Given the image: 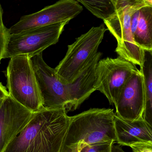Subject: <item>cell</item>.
<instances>
[{
	"instance_id": "6da1fadb",
	"label": "cell",
	"mask_w": 152,
	"mask_h": 152,
	"mask_svg": "<svg viewBox=\"0 0 152 152\" xmlns=\"http://www.w3.org/2000/svg\"><path fill=\"white\" fill-rule=\"evenodd\" d=\"M70 116L64 109L34 112L24 129L3 152H61Z\"/></svg>"
},
{
	"instance_id": "7a4b0ae2",
	"label": "cell",
	"mask_w": 152,
	"mask_h": 152,
	"mask_svg": "<svg viewBox=\"0 0 152 152\" xmlns=\"http://www.w3.org/2000/svg\"><path fill=\"white\" fill-rule=\"evenodd\" d=\"M111 108H91L70 117L61 152H79L84 146L101 141L116 142Z\"/></svg>"
},
{
	"instance_id": "3957f363",
	"label": "cell",
	"mask_w": 152,
	"mask_h": 152,
	"mask_svg": "<svg viewBox=\"0 0 152 152\" xmlns=\"http://www.w3.org/2000/svg\"><path fill=\"white\" fill-rule=\"evenodd\" d=\"M116 12L104 21L107 29L115 38L117 46L115 52L119 56L137 65L142 69L145 51L133 39L131 29V18L133 13L146 6H152L150 0H114Z\"/></svg>"
},
{
	"instance_id": "277c9868",
	"label": "cell",
	"mask_w": 152,
	"mask_h": 152,
	"mask_svg": "<svg viewBox=\"0 0 152 152\" xmlns=\"http://www.w3.org/2000/svg\"><path fill=\"white\" fill-rule=\"evenodd\" d=\"M10 96L32 112L43 108V102L31 58L21 55L10 58L5 72Z\"/></svg>"
},
{
	"instance_id": "5b68a950",
	"label": "cell",
	"mask_w": 152,
	"mask_h": 152,
	"mask_svg": "<svg viewBox=\"0 0 152 152\" xmlns=\"http://www.w3.org/2000/svg\"><path fill=\"white\" fill-rule=\"evenodd\" d=\"M104 25L93 27L68 46L66 56L55 68L56 73L64 84L72 83L81 74L98 49L107 31Z\"/></svg>"
},
{
	"instance_id": "8992f818",
	"label": "cell",
	"mask_w": 152,
	"mask_h": 152,
	"mask_svg": "<svg viewBox=\"0 0 152 152\" xmlns=\"http://www.w3.org/2000/svg\"><path fill=\"white\" fill-rule=\"evenodd\" d=\"M43 102L47 109H63L66 113L80 106L71 84L61 81L55 69L50 67L42 58V53L31 58Z\"/></svg>"
},
{
	"instance_id": "52a82bcc",
	"label": "cell",
	"mask_w": 152,
	"mask_h": 152,
	"mask_svg": "<svg viewBox=\"0 0 152 152\" xmlns=\"http://www.w3.org/2000/svg\"><path fill=\"white\" fill-rule=\"evenodd\" d=\"M69 22L33 28L17 34H10L4 58L21 55L29 57L37 56L59 40L65 25Z\"/></svg>"
},
{
	"instance_id": "ba28073f",
	"label": "cell",
	"mask_w": 152,
	"mask_h": 152,
	"mask_svg": "<svg viewBox=\"0 0 152 152\" xmlns=\"http://www.w3.org/2000/svg\"><path fill=\"white\" fill-rule=\"evenodd\" d=\"M138 70L135 65L120 56L101 59L96 66L95 88L115 107L125 84Z\"/></svg>"
},
{
	"instance_id": "9c48e42d",
	"label": "cell",
	"mask_w": 152,
	"mask_h": 152,
	"mask_svg": "<svg viewBox=\"0 0 152 152\" xmlns=\"http://www.w3.org/2000/svg\"><path fill=\"white\" fill-rule=\"evenodd\" d=\"M83 10L75 0H61L46 7L39 12L22 17L10 29V34H17L33 28L69 22Z\"/></svg>"
},
{
	"instance_id": "30bf717a",
	"label": "cell",
	"mask_w": 152,
	"mask_h": 152,
	"mask_svg": "<svg viewBox=\"0 0 152 152\" xmlns=\"http://www.w3.org/2000/svg\"><path fill=\"white\" fill-rule=\"evenodd\" d=\"M33 114L10 95L4 99L0 107V152L24 129Z\"/></svg>"
},
{
	"instance_id": "8fae6325",
	"label": "cell",
	"mask_w": 152,
	"mask_h": 152,
	"mask_svg": "<svg viewBox=\"0 0 152 152\" xmlns=\"http://www.w3.org/2000/svg\"><path fill=\"white\" fill-rule=\"evenodd\" d=\"M145 103L144 77L138 70L123 89L115 107L116 115L125 120L142 118Z\"/></svg>"
},
{
	"instance_id": "7c38bea8",
	"label": "cell",
	"mask_w": 152,
	"mask_h": 152,
	"mask_svg": "<svg viewBox=\"0 0 152 152\" xmlns=\"http://www.w3.org/2000/svg\"><path fill=\"white\" fill-rule=\"evenodd\" d=\"M116 141L120 145L129 146L140 143L152 144V126L143 118L125 120L115 115Z\"/></svg>"
},
{
	"instance_id": "4fadbf2b",
	"label": "cell",
	"mask_w": 152,
	"mask_h": 152,
	"mask_svg": "<svg viewBox=\"0 0 152 152\" xmlns=\"http://www.w3.org/2000/svg\"><path fill=\"white\" fill-rule=\"evenodd\" d=\"M131 29L134 41L145 51L152 52V6H146L132 14Z\"/></svg>"
},
{
	"instance_id": "5bb4252c",
	"label": "cell",
	"mask_w": 152,
	"mask_h": 152,
	"mask_svg": "<svg viewBox=\"0 0 152 152\" xmlns=\"http://www.w3.org/2000/svg\"><path fill=\"white\" fill-rule=\"evenodd\" d=\"M140 71L144 77L145 103L142 118L152 126V52L145 51V58Z\"/></svg>"
},
{
	"instance_id": "9a60e30c",
	"label": "cell",
	"mask_w": 152,
	"mask_h": 152,
	"mask_svg": "<svg viewBox=\"0 0 152 152\" xmlns=\"http://www.w3.org/2000/svg\"><path fill=\"white\" fill-rule=\"evenodd\" d=\"M98 18L107 20L116 12L114 0H77Z\"/></svg>"
},
{
	"instance_id": "2e32d148",
	"label": "cell",
	"mask_w": 152,
	"mask_h": 152,
	"mask_svg": "<svg viewBox=\"0 0 152 152\" xmlns=\"http://www.w3.org/2000/svg\"><path fill=\"white\" fill-rule=\"evenodd\" d=\"M3 10L0 4V64L2 59L4 58L9 37L10 35L9 29L6 27L3 23Z\"/></svg>"
},
{
	"instance_id": "e0dca14e",
	"label": "cell",
	"mask_w": 152,
	"mask_h": 152,
	"mask_svg": "<svg viewBox=\"0 0 152 152\" xmlns=\"http://www.w3.org/2000/svg\"><path fill=\"white\" fill-rule=\"evenodd\" d=\"M114 141H101L86 145L79 152H111Z\"/></svg>"
},
{
	"instance_id": "ac0fdd59",
	"label": "cell",
	"mask_w": 152,
	"mask_h": 152,
	"mask_svg": "<svg viewBox=\"0 0 152 152\" xmlns=\"http://www.w3.org/2000/svg\"><path fill=\"white\" fill-rule=\"evenodd\" d=\"M133 152H152V144L140 143L130 146Z\"/></svg>"
},
{
	"instance_id": "d6986e66",
	"label": "cell",
	"mask_w": 152,
	"mask_h": 152,
	"mask_svg": "<svg viewBox=\"0 0 152 152\" xmlns=\"http://www.w3.org/2000/svg\"><path fill=\"white\" fill-rule=\"evenodd\" d=\"M9 93L1 83H0V99H4L9 96Z\"/></svg>"
},
{
	"instance_id": "ffe728a7",
	"label": "cell",
	"mask_w": 152,
	"mask_h": 152,
	"mask_svg": "<svg viewBox=\"0 0 152 152\" xmlns=\"http://www.w3.org/2000/svg\"><path fill=\"white\" fill-rule=\"evenodd\" d=\"M111 152H126L123 150L122 148L121 147L120 145H113L112 146V149H111Z\"/></svg>"
},
{
	"instance_id": "44dd1931",
	"label": "cell",
	"mask_w": 152,
	"mask_h": 152,
	"mask_svg": "<svg viewBox=\"0 0 152 152\" xmlns=\"http://www.w3.org/2000/svg\"><path fill=\"white\" fill-rule=\"evenodd\" d=\"M4 99H0V107L1 106V104H2V102H3V100H4Z\"/></svg>"
}]
</instances>
